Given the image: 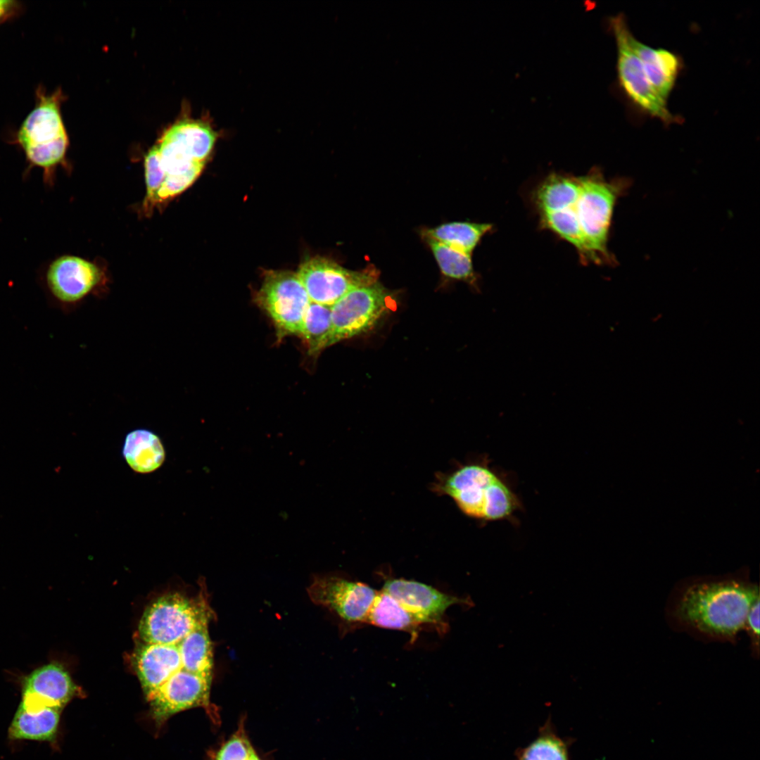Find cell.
Masks as SVG:
<instances>
[{
    "mask_svg": "<svg viewBox=\"0 0 760 760\" xmlns=\"http://www.w3.org/2000/svg\"><path fill=\"white\" fill-rule=\"evenodd\" d=\"M382 590L387 593L423 624L445 628L443 616L454 604L472 605L467 597H459L444 593L423 583L403 578L386 580Z\"/></svg>",
    "mask_w": 760,
    "mask_h": 760,
    "instance_id": "4fadbf2b",
    "label": "cell"
},
{
    "mask_svg": "<svg viewBox=\"0 0 760 760\" xmlns=\"http://www.w3.org/2000/svg\"><path fill=\"white\" fill-rule=\"evenodd\" d=\"M631 186V179H607L595 166L575 175L552 172L531 194L539 227L574 247L582 265H611L616 260L608 242L618 199Z\"/></svg>",
    "mask_w": 760,
    "mask_h": 760,
    "instance_id": "6da1fadb",
    "label": "cell"
},
{
    "mask_svg": "<svg viewBox=\"0 0 760 760\" xmlns=\"http://www.w3.org/2000/svg\"><path fill=\"white\" fill-rule=\"evenodd\" d=\"M62 709L46 706L28 711L19 705L8 728L12 740L52 741L56 735Z\"/></svg>",
    "mask_w": 760,
    "mask_h": 760,
    "instance_id": "ac0fdd59",
    "label": "cell"
},
{
    "mask_svg": "<svg viewBox=\"0 0 760 760\" xmlns=\"http://www.w3.org/2000/svg\"><path fill=\"white\" fill-rule=\"evenodd\" d=\"M297 274L310 301L330 307L350 290L372 284L378 278L373 267L353 271L323 257L305 260Z\"/></svg>",
    "mask_w": 760,
    "mask_h": 760,
    "instance_id": "9c48e42d",
    "label": "cell"
},
{
    "mask_svg": "<svg viewBox=\"0 0 760 760\" xmlns=\"http://www.w3.org/2000/svg\"><path fill=\"white\" fill-rule=\"evenodd\" d=\"M20 7L18 1L0 0V23L15 15Z\"/></svg>",
    "mask_w": 760,
    "mask_h": 760,
    "instance_id": "f1b7e54d",
    "label": "cell"
},
{
    "mask_svg": "<svg viewBox=\"0 0 760 760\" xmlns=\"http://www.w3.org/2000/svg\"><path fill=\"white\" fill-rule=\"evenodd\" d=\"M146 196L144 202V210H151L156 204L158 189L165 177L157 145L152 147L144 160Z\"/></svg>",
    "mask_w": 760,
    "mask_h": 760,
    "instance_id": "4316f807",
    "label": "cell"
},
{
    "mask_svg": "<svg viewBox=\"0 0 760 760\" xmlns=\"http://www.w3.org/2000/svg\"><path fill=\"white\" fill-rule=\"evenodd\" d=\"M759 600L751 607L743 628L749 639L751 652L755 659L759 655Z\"/></svg>",
    "mask_w": 760,
    "mask_h": 760,
    "instance_id": "83f0119b",
    "label": "cell"
},
{
    "mask_svg": "<svg viewBox=\"0 0 760 760\" xmlns=\"http://www.w3.org/2000/svg\"><path fill=\"white\" fill-rule=\"evenodd\" d=\"M218 135L208 122L183 119L171 125L162 137L173 141L191 159L205 163Z\"/></svg>",
    "mask_w": 760,
    "mask_h": 760,
    "instance_id": "e0dca14e",
    "label": "cell"
},
{
    "mask_svg": "<svg viewBox=\"0 0 760 760\" xmlns=\"http://www.w3.org/2000/svg\"><path fill=\"white\" fill-rule=\"evenodd\" d=\"M311 601L348 623L363 622L378 591L334 574L315 575L307 589Z\"/></svg>",
    "mask_w": 760,
    "mask_h": 760,
    "instance_id": "8fae6325",
    "label": "cell"
},
{
    "mask_svg": "<svg viewBox=\"0 0 760 760\" xmlns=\"http://www.w3.org/2000/svg\"><path fill=\"white\" fill-rule=\"evenodd\" d=\"M250 760H262L256 752L253 753Z\"/></svg>",
    "mask_w": 760,
    "mask_h": 760,
    "instance_id": "f546056e",
    "label": "cell"
},
{
    "mask_svg": "<svg viewBox=\"0 0 760 760\" xmlns=\"http://www.w3.org/2000/svg\"><path fill=\"white\" fill-rule=\"evenodd\" d=\"M40 276L51 297L63 305H73L83 300L102 279L96 265L72 255L56 257L44 265Z\"/></svg>",
    "mask_w": 760,
    "mask_h": 760,
    "instance_id": "7c38bea8",
    "label": "cell"
},
{
    "mask_svg": "<svg viewBox=\"0 0 760 760\" xmlns=\"http://www.w3.org/2000/svg\"><path fill=\"white\" fill-rule=\"evenodd\" d=\"M330 327L331 307L311 302L305 314L300 334L309 355L316 356L328 348Z\"/></svg>",
    "mask_w": 760,
    "mask_h": 760,
    "instance_id": "cb8c5ba5",
    "label": "cell"
},
{
    "mask_svg": "<svg viewBox=\"0 0 760 760\" xmlns=\"http://www.w3.org/2000/svg\"><path fill=\"white\" fill-rule=\"evenodd\" d=\"M63 99L61 89L49 94L44 87L39 85L35 90L34 108L10 140L25 155L27 167L24 178L28 177L33 167H39L46 186L53 185L56 170L65 164L69 146L61 113Z\"/></svg>",
    "mask_w": 760,
    "mask_h": 760,
    "instance_id": "277c9868",
    "label": "cell"
},
{
    "mask_svg": "<svg viewBox=\"0 0 760 760\" xmlns=\"http://www.w3.org/2000/svg\"><path fill=\"white\" fill-rule=\"evenodd\" d=\"M759 600V585L743 575L683 580L672 591L666 614L676 630L703 640L733 642Z\"/></svg>",
    "mask_w": 760,
    "mask_h": 760,
    "instance_id": "7a4b0ae2",
    "label": "cell"
},
{
    "mask_svg": "<svg viewBox=\"0 0 760 760\" xmlns=\"http://www.w3.org/2000/svg\"><path fill=\"white\" fill-rule=\"evenodd\" d=\"M492 229L490 223L453 222L428 229L424 236L472 254L481 239Z\"/></svg>",
    "mask_w": 760,
    "mask_h": 760,
    "instance_id": "7402d4cb",
    "label": "cell"
},
{
    "mask_svg": "<svg viewBox=\"0 0 760 760\" xmlns=\"http://www.w3.org/2000/svg\"><path fill=\"white\" fill-rule=\"evenodd\" d=\"M214 616L202 585L196 597L175 593L150 604L141 618L139 633L144 642L177 644L198 626L209 623Z\"/></svg>",
    "mask_w": 760,
    "mask_h": 760,
    "instance_id": "5b68a950",
    "label": "cell"
},
{
    "mask_svg": "<svg viewBox=\"0 0 760 760\" xmlns=\"http://www.w3.org/2000/svg\"><path fill=\"white\" fill-rule=\"evenodd\" d=\"M208 624H202L178 643L182 666L186 671L212 678L213 647L208 632Z\"/></svg>",
    "mask_w": 760,
    "mask_h": 760,
    "instance_id": "44dd1931",
    "label": "cell"
},
{
    "mask_svg": "<svg viewBox=\"0 0 760 760\" xmlns=\"http://www.w3.org/2000/svg\"><path fill=\"white\" fill-rule=\"evenodd\" d=\"M255 752L245 730L244 719L236 730L214 753L212 760H250Z\"/></svg>",
    "mask_w": 760,
    "mask_h": 760,
    "instance_id": "484cf974",
    "label": "cell"
},
{
    "mask_svg": "<svg viewBox=\"0 0 760 760\" xmlns=\"http://www.w3.org/2000/svg\"><path fill=\"white\" fill-rule=\"evenodd\" d=\"M365 623L381 628L404 631L412 635L423 623L394 597L378 591Z\"/></svg>",
    "mask_w": 760,
    "mask_h": 760,
    "instance_id": "ffe728a7",
    "label": "cell"
},
{
    "mask_svg": "<svg viewBox=\"0 0 760 760\" xmlns=\"http://www.w3.org/2000/svg\"><path fill=\"white\" fill-rule=\"evenodd\" d=\"M609 24L617 48L619 84L625 96L642 113L659 120L664 125L680 122V118L669 110L667 101L660 96L650 84L630 44L631 32L625 16L619 13L612 17Z\"/></svg>",
    "mask_w": 760,
    "mask_h": 760,
    "instance_id": "8992f818",
    "label": "cell"
},
{
    "mask_svg": "<svg viewBox=\"0 0 760 760\" xmlns=\"http://www.w3.org/2000/svg\"><path fill=\"white\" fill-rule=\"evenodd\" d=\"M516 760H569V742L547 722L531 743L517 751Z\"/></svg>",
    "mask_w": 760,
    "mask_h": 760,
    "instance_id": "d4e9b609",
    "label": "cell"
},
{
    "mask_svg": "<svg viewBox=\"0 0 760 760\" xmlns=\"http://www.w3.org/2000/svg\"><path fill=\"white\" fill-rule=\"evenodd\" d=\"M211 682L212 678L184 668L177 671L148 699L156 721L162 723L179 711L203 707L214 723H217L218 710L210 699Z\"/></svg>",
    "mask_w": 760,
    "mask_h": 760,
    "instance_id": "30bf717a",
    "label": "cell"
},
{
    "mask_svg": "<svg viewBox=\"0 0 760 760\" xmlns=\"http://www.w3.org/2000/svg\"><path fill=\"white\" fill-rule=\"evenodd\" d=\"M255 300L272 321L279 338L290 335L300 336L303 320L311 301L297 273L284 270L265 272Z\"/></svg>",
    "mask_w": 760,
    "mask_h": 760,
    "instance_id": "ba28073f",
    "label": "cell"
},
{
    "mask_svg": "<svg viewBox=\"0 0 760 760\" xmlns=\"http://www.w3.org/2000/svg\"><path fill=\"white\" fill-rule=\"evenodd\" d=\"M391 304L388 291L378 281L346 293L331 306L327 347L372 330Z\"/></svg>",
    "mask_w": 760,
    "mask_h": 760,
    "instance_id": "52a82bcc",
    "label": "cell"
},
{
    "mask_svg": "<svg viewBox=\"0 0 760 760\" xmlns=\"http://www.w3.org/2000/svg\"><path fill=\"white\" fill-rule=\"evenodd\" d=\"M433 490L451 497L468 517L483 521H513L523 507L507 478L484 459L438 477Z\"/></svg>",
    "mask_w": 760,
    "mask_h": 760,
    "instance_id": "3957f363",
    "label": "cell"
},
{
    "mask_svg": "<svg viewBox=\"0 0 760 760\" xmlns=\"http://www.w3.org/2000/svg\"><path fill=\"white\" fill-rule=\"evenodd\" d=\"M132 660L147 699L170 676L183 669L177 643L142 642L134 650Z\"/></svg>",
    "mask_w": 760,
    "mask_h": 760,
    "instance_id": "9a60e30c",
    "label": "cell"
},
{
    "mask_svg": "<svg viewBox=\"0 0 760 760\" xmlns=\"http://www.w3.org/2000/svg\"><path fill=\"white\" fill-rule=\"evenodd\" d=\"M426 239L444 275L475 286L476 276L473 268L471 253L430 238H426Z\"/></svg>",
    "mask_w": 760,
    "mask_h": 760,
    "instance_id": "603a6c76",
    "label": "cell"
},
{
    "mask_svg": "<svg viewBox=\"0 0 760 760\" xmlns=\"http://www.w3.org/2000/svg\"><path fill=\"white\" fill-rule=\"evenodd\" d=\"M129 466L138 473H149L160 467L165 460V450L160 438L145 429H134L125 437L122 449Z\"/></svg>",
    "mask_w": 760,
    "mask_h": 760,
    "instance_id": "d6986e66",
    "label": "cell"
},
{
    "mask_svg": "<svg viewBox=\"0 0 760 760\" xmlns=\"http://www.w3.org/2000/svg\"><path fill=\"white\" fill-rule=\"evenodd\" d=\"M629 41L650 84L667 101L682 69L680 57L666 49L652 48L639 41L632 33Z\"/></svg>",
    "mask_w": 760,
    "mask_h": 760,
    "instance_id": "2e32d148",
    "label": "cell"
},
{
    "mask_svg": "<svg viewBox=\"0 0 760 760\" xmlns=\"http://www.w3.org/2000/svg\"><path fill=\"white\" fill-rule=\"evenodd\" d=\"M77 688L68 672L57 663H50L31 672L23 683L20 704L34 711L46 706L63 708L76 695Z\"/></svg>",
    "mask_w": 760,
    "mask_h": 760,
    "instance_id": "5bb4252c",
    "label": "cell"
}]
</instances>
